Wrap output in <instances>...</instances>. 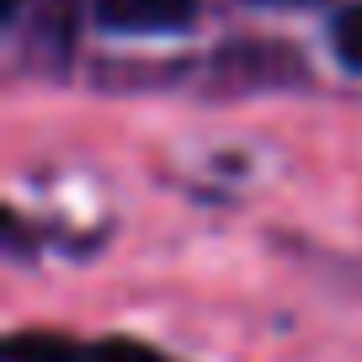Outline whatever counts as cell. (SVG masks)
<instances>
[{
  "instance_id": "obj_1",
  "label": "cell",
  "mask_w": 362,
  "mask_h": 362,
  "mask_svg": "<svg viewBox=\"0 0 362 362\" xmlns=\"http://www.w3.org/2000/svg\"><path fill=\"white\" fill-rule=\"evenodd\" d=\"M6 362H176L144 341H69V336H11Z\"/></svg>"
},
{
  "instance_id": "obj_2",
  "label": "cell",
  "mask_w": 362,
  "mask_h": 362,
  "mask_svg": "<svg viewBox=\"0 0 362 362\" xmlns=\"http://www.w3.org/2000/svg\"><path fill=\"white\" fill-rule=\"evenodd\" d=\"M197 0H96V16L112 33H170L192 22Z\"/></svg>"
},
{
  "instance_id": "obj_3",
  "label": "cell",
  "mask_w": 362,
  "mask_h": 362,
  "mask_svg": "<svg viewBox=\"0 0 362 362\" xmlns=\"http://www.w3.org/2000/svg\"><path fill=\"white\" fill-rule=\"evenodd\" d=\"M330 43H336V59H341V64L362 75V0H357V6H346V11L336 16Z\"/></svg>"
},
{
  "instance_id": "obj_4",
  "label": "cell",
  "mask_w": 362,
  "mask_h": 362,
  "mask_svg": "<svg viewBox=\"0 0 362 362\" xmlns=\"http://www.w3.org/2000/svg\"><path fill=\"white\" fill-rule=\"evenodd\" d=\"M261 6H298V0H261Z\"/></svg>"
}]
</instances>
